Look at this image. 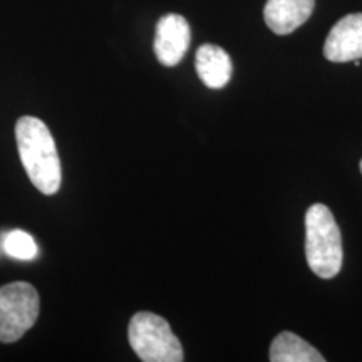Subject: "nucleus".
Segmentation results:
<instances>
[{
    "mask_svg": "<svg viewBox=\"0 0 362 362\" xmlns=\"http://www.w3.org/2000/svg\"><path fill=\"white\" fill-rule=\"evenodd\" d=\"M16 139L22 165L34 187L44 194H56L62 173L56 143L44 121L24 116L16 124Z\"/></svg>",
    "mask_w": 362,
    "mask_h": 362,
    "instance_id": "f257e3e1",
    "label": "nucleus"
},
{
    "mask_svg": "<svg viewBox=\"0 0 362 362\" xmlns=\"http://www.w3.org/2000/svg\"><path fill=\"white\" fill-rule=\"evenodd\" d=\"M305 259L320 279H334L342 269L341 230L322 203H314L305 214Z\"/></svg>",
    "mask_w": 362,
    "mask_h": 362,
    "instance_id": "f03ea898",
    "label": "nucleus"
},
{
    "mask_svg": "<svg viewBox=\"0 0 362 362\" xmlns=\"http://www.w3.org/2000/svg\"><path fill=\"white\" fill-rule=\"evenodd\" d=\"M129 344L144 362H181L183 347L161 315L138 312L129 320Z\"/></svg>",
    "mask_w": 362,
    "mask_h": 362,
    "instance_id": "7ed1b4c3",
    "label": "nucleus"
},
{
    "mask_svg": "<svg viewBox=\"0 0 362 362\" xmlns=\"http://www.w3.org/2000/svg\"><path fill=\"white\" fill-rule=\"evenodd\" d=\"M39 293L30 284L13 282L0 287V342H16L39 317Z\"/></svg>",
    "mask_w": 362,
    "mask_h": 362,
    "instance_id": "20e7f679",
    "label": "nucleus"
},
{
    "mask_svg": "<svg viewBox=\"0 0 362 362\" xmlns=\"http://www.w3.org/2000/svg\"><path fill=\"white\" fill-rule=\"evenodd\" d=\"M192 42V30L187 19L178 13H166L156 24L155 54L163 66L180 64Z\"/></svg>",
    "mask_w": 362,
    "mask_h": 362,
    "instance_id": "39448f33",
    "label": "nucleus"
},
{
    "mask_svg": "<svg viewBox=\"0 0 362 362\" xmlns=\"http://www.w3.org/2000/svg\"><path fill=\"white\" fill-rule=\"evenodd\" d=\"M324 56L330 62L362 59V13H349L330 29L324 44Z\"/></svg>",
    "mask_w": 362,
    "mask_h": 362,
    "instance_id": "423d86ee",
    "label": "nucleus"
},
{
    "mask_svg": "<svg viewBox=\"0 0 362 362\" xmlns=\"http://www.w3.org/2000/svg\"><path fill=\"white\" fill-rule=\"evenodd\" d=\"M315 0H267L264 19L269 29L277 35L292 34L309 21Z\"/></svg>",
    "mask_w": 362,
    "mask_h": 362,
    "instance_id": "0eeeda50",
    "label": "nucleus"
},
{
    "mask_svg": "<svg viewBox=\"0 0 362 362\" xmlns=\"http://www.w3.org/2000/svg\"><path fill=\"white\" fill-rule=\"evenodd\" d=\"M198 78L210 89H221L232 79V59L220 45L203 44L194 57Z\"/></svg>",
    "mask_w": 362,
    "mask_h": 362,
    "instance_id": "6e6552de",
    "label": "nucleus"
},
{
    "mask_svg": "<svg viewBox=\"0 0 362 362\" xmlns=\"http://www.w3.org/2000/svg\"><path fill=\"white\" fill-rule=\"evenodd\" d=\"M272 362H325V357L320 354L309 342L298 337L297 334L280 332L270 346Z\"/></svg>",
    "mask_w": 362,
    "mask_h": 362,
    "instance_id": "1a4fd4ad",
    "label": "nucleus"
},
{
    "mask_svg": "<svg viewBox=\"0 0 362 362\" xmlns=\"http://www.w3.org/2000/svg\"><path fill=\"white\" fill-rule=\"evenodd\" d=\"M4 250L17 260H34L39 253L35 240L22 230H12L11 233H7V237L4 238Z\"/></svg>",
    "mask_w": 362,
    "mask_h": 362,
    "instance_id": "9d476101",
    "label": "nucleus"
},
{
    "mask_svg": "<svg viewBox=\"0 0 362 362\" xmlns=\"http://www.w3.org/2000/svg\"><path fill=\"white\" fill-rule=\"evenodd\" d=\"M361 173H362V160H361Z\"/></svg>",
    "mask_w": 362,
    "mask_h": 362,
    "instance_id": "9b49d317",
    "label": "nucleus"
}]
</instances>
